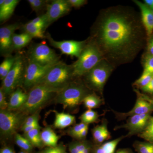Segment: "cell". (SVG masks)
<instances>
[{
	"mask_svg": "<svg viewBox=\"0 0 153 153\" xmlns=\"http://www.w3.org/2000/svg\"><path fill=\"white\" fill-rule=\"evenodd\" d=\"M28 93L23 91L20 88H17L10 94L7 109L11 111L19 110L27 101Z\"/></svg>",
	"mask_w": 153,
	"mask_h": 153,
	"instance_id": "cell-17",
	"label": "cell"
},
{
	"mask_svg": "<svg viewBox=\"0 0 153 153\" xmlns=\"http://www.w3.org/2000/svg\"><path fill=\"white\" fill-rule=\"evenodd\" d=\"M153 78V74L143 71L141 76L134 82V85L141 89L149 84Z\"/></svg>",
	"mask_w": 153,
	"mask_h": 153,
	"instance_id": "cell-33",
	"label": "cell"
},
{
	"mask_svg": "<svg viewBox=\"0 0 153 153\" xmlns=\"http://www.w3.org/2000/svg\"><path fill=\"white\" fill-rule=\"evenodd\" d=\"M41 127L25 133L23 135V136L31 143L34 147L38 148L41 150L44 146L41 139Z\"/></svg>",
	"mask_w": 153,
	"mask_h": 153,
	"instance_id": "cell-21",
	"label": "cell"
},
{
	"mask_svg": "<svg viewBox=\"0 0 153 153\" xmlns=\"http://www.w3.org/2000/svg\"><path fill=\"white\" fill-rule=\"evenodd\" d=\"M139 7L141 14V21L143 26L146 30L148 38L152 35L153 33V12L152 10L145 4L138 1H134Z\"/></svg>",
	"mask_w": 153,
	"mask_h": 153,
	"instance_id": "cell-16",
	"label": "cell"
},
{
	"mask_svg": "<svg viewBox=\"0 0 153 153\" xmlns=\"http://www.w3.org/2000/svg\"><path fill=\"white\" fill-rule=\"evenodd\" d=\"M30 22L40 27L44 31L48 27L47 18L45 14L35 18Z\"/></svg>",
	"mask_w": 153,
	"mask_h": 153,
	"instance_id": "cell-38",
	"label": "cell"
},
{
	"mask_svg": "<svg viewBox=\"0 0 153 153\" xmlns=\"http://www.w3.org/2000/svg\"><path fill=\"white\" fill-rule=\"evenodd\" d=\"M104 59L99 48L91 39L88 43L86 42L78 60L72 65L73 76H85Z\"/></svg>",
	"mask_w": 153,
	"mask_h": 153,
	"instance_id": "cell-3",
	"label": "cell"
},
{
	"mask_svg": "<svg viewBox=\"0 0 153 153\" xmlns=\"http://www.w3.org/2000/svg\"><path fill=\"white\" fill-rule=\"evenodd\" d=\"M13 148L9 146H6L1 149L0 153H11Z\"/></svg>",
	"mask_w": 153,
	"mask_h": 153,
	"instance_id": "cell-47",
	"label": "cell"
},
{
	"mask_svg": "<svg viewBox=\"0 0 153 153\" xmlns=\"http://www.w3.org/2000/svg\"><path fill=\"white\" fill-rule=\"evenodd\" d=\"M26 66L23 57L18 56L10 71L2 80L1 89L6 96L10 95L19 85L22 84Z\"/></svg>",
	"mask_w": 153,
	"mask_h": 153,
	"instance_id": "cell-8",
	"label": "cell"
},
{
	"mask_svg": "<svg viewBox=\"0 0 153 153\" xmlns=\"http://www.w3.org/2000/svg\"><path fill=\"white\" fill-rule=\"evenodd\" d=\"M99 117L98 113L92 109H88L80 116L79 119L81 122L88 125L98 122Z\"/></svg>",
	"mask_w": 153,
	"mask_h": 153,
	"instance_id": "cell-28",
	"label": "cell"
},
{
	"mask_svg": "<svg viewBox=\"0 0 153 153\" xmlns=\"http://www.w3.org/2000/svg\"><path fill=\"white\" fill-rule=\"evenodd\" d=\"M152 11H153V10H152Z\"/></svg>",
	"mask_w": 153,
	"mask_h": 153,
	"instance_id": "cell-55",
	"label": "cell"
},
{
	"mask_svg": "<svg viewBox=\"0 0 153 153\" xmlns=\"http://www.w3.org/2000/svg\"><path fill=\"white\" fill-rule=\"evenodd\" d=\"M88 126V125L82 122L76 124L68 130L67 133L68 135L75 138V137L78 134Z\"/></svg>",
	"mask_w": 153,
	"mask_h": 153,
	"instance_id": "cell-37",
	"label": "cell"
},
{
	"mask_svg": "<svg viewBox=\"0 0 153 153\" xmlns=\"http://www.w3.org/2000/svg\"><path fill=\"white\" fill-rule=\"evenodd\" d=\"M148 53L153 55V34L149 37L147 43Z\"/></svg>",
	"mask_w": 153,
	"mask_h": 153,
	"instance_id": "cell-45",
	"label": "cell"
},
{
	"mask_svg": "<svg viewBox=\"0 0 153 153\" xmlns=\"http://www.w3.org/2000/svg\"><path fill=\"white\" fill-rule=\"evenodd\" d=\"M6 96L1 89H0V109L1 110L7 109L8 107V102L6 100Z\"/></svg>",
	"mask_w": 153,
	"mask_h": 153,
	"instance_id": "cell-40",
	"label": "cell"
},
{
	"mask_svg": "<svg viewBox=\"0 0 153 153\" xmlns=\"http://www.w3.org/2000/svg\"><path fill=\"white\" fill-rule=\"evenodd\" d=\"M131 10L114 7L102 12L91 39L104 60L114 66L133 60L142 48L143 24Z\"/></svg>",
	"mask_w": 153,
	"mask_h": 153,
	"instance_id": "cell-1",
	"label": "cell"
},
{
	"mask_svg": "<svg viewBox=\"0 0 153 153\" xmlns=\"http://www.w3.org/2000/svg\"><path fill=\"white\" fill-rule=\"evenodd\" d=\"M28 153V152H25V151L24 150H21V151H20V152H19V153Z\"/></svg>",
	"mask_w": 153,
	"mask_h": 153,
	"instance_id": "cell-52",
	"label": "cell"
},
{
	"mask_svg": "<svg viewBox=\"0 0 153 153\" xmlns=\"http://www.w3.org/2000/svg\"><path fill=\"white\" fill-rule=\"evenodd\" d=\"M71 8L67 0H55L49 2L45 13L48 27L53 22L68 14Z\"/></svg>",
	"mask_w": 153,
	"mask_h": 153,
	"instance_id": "cell-12",
	"label": "cell"
},
{
	"mask_svg": "<svg viewBox=\"0 0 153 153\" xmlns=\"http://www.w3.org/2000/svg\"><path fill=\"white\" fill-rule=\"evenodd\" d=\"M70 6L76 8L80 7L84 5L87 3V1L85 0H67Z\"/></svg>",
	"mask_w": 153,
	"mask_h": 153,
	"instance_id": "cell-41",
	"label": "cell"
},
{
	"mask_svg": "<svg viewBox=\"0 0 153 153\" xmlns=\"http://www.w3.org/2000/svg\"><path fill=\"white\" fill-rule=\"evenodd\" d=\"M145 4L151 9L153 6V0H145L144 1Z\"/></svg>",
	"mask_w": 153,
	"mask_h": 153,
	"instance_id": "cell-50",
	"label": "cell"
},
{
	"mask_svg": "<svg viewBox=\"0 0 153 153\" xmlns=\"http://www.w3.org/2000/svg\"><path fill=\"white\" fill-rule=\"evenodd\" d=\"M18 56H9L6 57L0 65V78L3 80L10 71Z\"/></svg>",
	"mask_w": 153,
	"mask_h": 153,
	"instance_id": "cell-24",
	"label": "cell"
},
{
	"mask_svg": "<svg viewBox=\"0 0 153 153\" xmlns=\"http://www.w3.org/2000/svg\"><path fill=\"white\" fill-rule=\"evenodd\" d=\"M59 59L55 51L43 43L35 44L29 53V60L42 65L57 63Z\"/></svg>",
	"mask_w": 153,
	"mask_h": 153,
	"instance_id": "cell-10",
	"label": "cell"
},
{
	"mask_svg": "<svg viewBox=\"0 0 153 153\" xmlns=\"http://www.w3.org/2000/svg\"><path fill=\"white\" fill-rule=\"evenodd\" d=\"M39 118H40L39 111L28 116L25 119L22 127L33 125L34 124L38 123Z\"/></svg>",
	"mask_w": 153,
	"mask_h": 153,
	"instance_id": "cell-39",
	"label": "cell"
},
{
	"mask_svg": "<svg viewBox=\"0 0 153 153\" xmlns=\"http://www.w3.org/2000/svg\"><path fill=\"white\" fill-rule=\"evenodd\" d=\"M126 136H121L110 141L101 144L102 147L106 153H115L116 148L120 141Z\"/></svg>",
	"mask_w": 153,
	"mask_h": 153,
	"instance_id": "cell-32",
	"label": "cell"
},
{
	"mask_svg": "<svg viewBox=\"0 0 153 153\" xmlns=\"http://www.w3.org/2000/svg\"><path fill=\"white\" fill-rule=\"evenodd\" d=\"M41 139L44 146L55 147L57 145L60 137L50 126H47L41 131Z\"/></svg>",
	"mask_w": 153,
	"mask_h": 153,
	"instance_id": "cell-19",
	"label": "cell"
},
{
	"mask_svg": "<svg viewBox=\"0 0 153 153\" xmlns=\"http://www.w3.org/2000/svg\"><path fill=\"white\" fill-rule=\"evenodd\" d=\"M41 126L39 125V123L34 124L33 125L28 126L24 127H22L21 128V130L24 132V133H25L28 132L33 130L34 129L38 128L41 127Z\"/></svg>",
	"mask_w": 153,
	"mask_h": 153,
	"instance_id": "cell-44",
	"label": "cell"
},
{
	"mask_svg": "<svg viewBox=\"0 0 153 153\" xmlns=\"http://www.w3.org/2000/svg\"><path fill=\"white\" fill-rule=\"evenodd\" d=\"M115 153H134L131 149H120Z\"/></svg>",
	"mask_w": 153,
	"mask_h": 153,
	"instance_id": "cell-49",
	"label": "cell"
},
{
	"mask_svg": "<svg viewBox=\"0 0 153 153\" xmlns=\"http://www.w3.org/2000/svg\"><path fill=\"white\" fill-rule=\"evenodd\" d=\"M88 94L87 87L83 84L71 82L57 93L55 102L62 105L64 109L73 110L81 104Z\"/></svg>",
	"mask_w": 153,
	"mask_h": 153,
	"instance_id": "cell-4",
	"label": "cell"
},
{
	"mask_svg": "<svg viewBox=\"0 0 153 153\" xmlns=\"http://www.w3.org/2000/svg\"><path fill=\"white\" fill-rule=\"evenodd\" d=\"M56 63L42 65L29 60L25 69L22 85L26 89L30 90L40 83L50 68Z\"/></svg>",
	"mask_w": 153,
	"mask_h": 153,
	"instance_id": "cell-9",
	"label": "cell"
},
{
	"mask_svg": "<svg viewBox=\"0 0 153 153\" xmlns=\"http://www.w3.org/2000/svg\"><path fill=\"white\" fill-rule=\"evenodd\" d=\"M27 1L32 10L36 13L41 10L44 7H47V4L49 2V1L46 0H28Z\"/></svg>",
	"mask_w": 153,
	"mask_h": 153,
	"instance_id": "cell-36",
	"label": "cell"
},
{
	"mask_svg": "<svg viewBox=\"0 0 153 153\" xmlns=\"http://www.w3.org/2000/svg\"><path fill=\"white\" fill-rule=\"evenodd\" d=\"M134 147L137 153H153V143L148 142L136 141Z\"/></svg>",
	"mask_w": 153,
	"mask_h": 153,
	"instance_id": "cell-30",
	"label": "cell"
},
{
	"mask_svg": "<svg viewBox=\"0 0 153 153\" xmlns=\"http://www.w3.org/2000/svg\"><path fill=\"white\" fill-rule=\"evenodd\" d=\"M46 37L51 45L59 49L62 54L76 57H79L86 43V41H78L73 40L56 41L49 34H47Z\"/></svg>",
	"mask_w": 153,
	"mask_h": 153,
	"instance_id": "cell-11",
	"label": "cell"
},
{
	"mask_svg": "<svg viewBox=\"0 0 153 153\" xmlns=\"http://www.w3.org/2000/svg\"><path fill=\"white\" fill-rule=\"evenodd\" d=\"M27 116L18 111L0 110V133L2 138L8 140L14 137Z\"/></svg>",
	"mask_w": 153,
	"mask_h": 153,
	"instance_id": "cell-6",
	"label": "cell"
},
{
	"mask_svg": "<svg viewBox=\"0 0 153 153\" xmlns=\"http://www.w3.org/2000/svg\"><path fill=\"white\" fill-rule=\"evenodd\" d=\"M143 92L153 95V78L149 84L141 88Z\"/></svg>",
	"mask_w": 153,
	"mask_h": 153,
	"instance_id": "cell-42",
	"label": "cell"
},
{
	"mask_svg": "<svg viewBox=\"0 0 153 153\" xmlns=\"http://www.w3.org/2000/svg\"><path fill=\"white\" fill-rule=\"evenodd\" d=\"M151 116L150 114H149L130 117L125 124L116 127L114 130L120 128L127 130L129 132L126 137L139 134L146 127Z\"/></svg>",
	"mask_w": 153,
	"mask_h": 153,
	"instance_id": "cell-13",
	"label": "cell"
},
{
	"mask_svg": "<svg viewBox=\"0 0 153 153\" xmlns=\"http://www.w3.org/2000/svg\"><path fill=\"white\" fill-rule=\"evenodd\" d=\"M82 102L88 109H92L100 106L102 104V100L96 94H89L85 97Z\"/></svg>",
	"mask_w": 153,
	"mask_h": 153,
	"instance_id": "cell-26",
	"label": "cell"
},
{
	"mask_svg": "<svg viewBox=\"0 0 153 153\" xmlns=\"http://www.w3.org/2000/svg\"><path fill=\"white\" fill-rule=\"evenodd\" d=\"M73 77L72 65L60 60L50 68L39 84L61 90L71 82Z\"/></svg>",
	"mask_w": 153,
	"mask_h": 153,
	"instance_id": "cell-5",
	"label": "cell"
},
{
	"mask_svg": "<svg viewBox=\"0 0 153 153\" xmlns=\"http://www.w3.org/2000/svg\"><path fill=\"white\" fill-rule=\"evenodd\" d=\"M151 10H153V7H152V8H151Z\"/></svg>",
	"mask_w": 153,
	"mask_h": 153,
	"instance_id": "cell-54",
	"label": "cell"
},
{
	"mask_svg": "<svg viewBox=\"0 0 153 153\" xmlns=\"http://www.w3.org/2000/svg\"><path fill=\"white\" fill-rule=\"evenodd\" d=\"M71 143L80 153H93L94 146L88 141L77 140Z\"/></svg>",
	"mask_w": 153,
	"mask_h": 153,
	"instance_id": "cell-29",
	"label": "cell"
},
{
	"mask_svg": "<svg viewBox=\"0 0 153 153\" xmlns=\"http://www.w3.org/2000/svg\"><path fill=\"white\" fill-rule=\"evenodd\" d=\"M53 111L55 114L53 125L55 128H65L75 123L76 120L74 115L64 112H58L57 111Z\"/></svg>",
	"mask_w": 153,
	"mask_h": 153,
	"instance_id": "cell-18",
	"label": "cell"
},
{
	"mask_svg": "<svg viewBox=\"0 0 153 153\" xmlns=\"http://www.w3.org/2000/svg\"><path fill=\"white\" fill-rule=\"evenodd\" d=\"M11 153H16V152H15V151L14 150V149H13Z\"/></svg>",
	"mask_w": 153,
	"mask_h": 153,
	"instance_id": "cell-53",
	"label": "cell"
},
{
	"mask_svg": "<svg viewBox=\"0 0 153 153\" xmlns=\"http://www.w3.org/2000/svg\"><path fill=\"white\" fill-rule=\"evenodd\" d=\"M66 147L63 144L55 147H47L34 153H67Z\"/></svg>",
	"mask_w": 153,
	"mask_h": 153,
	"instance_id": "cell-35",
	"label": "cell"
},
{
	"mask_svg": "<svg viewBox=\"0 0 153 153\" xmlns=\"http://www.w3.org/2000/svg\"><path fill=\"white\" fill-rule=\"evenodd\" d=\"M20 27L19 24L15 23L0 28V50L2 55H9L12 51L13 36Z\"/></svg>",
	"mask_w": 153,
	"mask_h": 153,
	"instance_id": "cell-15",
	"label": "cell"
},
{
	"mask_svg": "<svg viewBox=\"0 0 153 153\" xmlns=\"http://www.w3.org/2000/svg\"><path fill=\"white\" fill-rule=\"evenodd\" d=\"M68 150L70 153H80L71 143L68 145Z\"/></svg>",
	"mask_w": 153,
	"mask_h": 153,
	"instance_id": "cell-48",
	"label": "cell"
},
{
	"mask_svg": "<svg viewBox=\"0 0 153 153\" xmlns=\"http://www.w3.org/2000/svg\"><path fill=\"white\" fill-rule=\"evenodd\" d=\"M137 95L136 102L132 109L127 112H117L114 111L116 117L119 120L136 115L149 114L153 111V105L143 98L139 91L135 90Z\"/></svg>",
	"mask_w": 153,
	"mask_h": 153,
	"instance_id": "cell-14",
	"label": "cell"
},
{
	"mask_svg": "<svg viewBox=\"0 0 153 153\" xmlns=\"http://www.w3.org/2000/svg\"><path fill=\"white\" fill-rule=\"evenodd\" d=\"M113 69L111 64L104 59L102 60L85 75L86 84L91 89L102 94Z\"/></svg>",
	"mask_w": 153,
	"mask_h": 153,
	"instance_id": "cell-7",
	"label": "cell"
},
{
	"mask_svg": "<svg viewBox=\"0 0 153 153\" xmlns=\"http://www.w3.org/2000/svg\"><path fill=\"white\" fill-rule=\"evenodd\" d=\"M88 131V126L87 127L85 128H84L79 134H78L76 135V136L75 137V139H76L77 140H85V138L87 136Z\"/></svg>",
	"mask_w": 153,
	"mask_h": 153,
	"instance_id": "cell-43",
	"label": "cell"
},
{
	"mask_svg": "<svg viewBox=\"0 0 153 153\" xmlns=\"http://www.w3.org/2000/svg\"><path fill=\"white\" fill-rule=\"evenodd\" d=\"M144 71L153 75V55L147 52L143 57Z\"/></svg>",
	"mask_w": 153,
	"mask_h": 153,
	"instance_id": "cell-34",
	"label": "cell"
},
{
	"mask_svg": "<svg viewBox=\"0 0 153 153\" xmlns=\"http://www.w3.org/2000/svg\"><path fill=\"white\" fill-rule=\"evenodd\" d=\"M140 95H141V96L143 98H144L145 100L149 102H150L151 103H152V104L153 105V99L150 98V97H149L148 96L145 95V94H142L140 93Z\"/></svg>",
	"mask_w": 153,
	"mask_h": 153,
	"instance_id": "cell-51",
	"label": "cell"
},
{
	"mask_svg": "<svg viewBox=\"0 0 153 153\" xmlns=\"http://www.w3.org/2000/svg\"><path fill=\"white\" fill-rule=\"evenodd\" d=\"M108 130L107 121L105 119L102 121L101 125L97 126L91 130V132L95 142H96L100 137Z\"/></svg>",
	"mask_w": 153,
	"mask_h": 153,
	"instance_id": "cell-31",
	"label": "cell"
},
{
	"mask_svg": "<svg viewBox=\"0 0 153 153\" xmlns=\"http://www.w3.org/2000/svg\"><path fill=\"white\" fill-rule=\"evenodd\" d=\"M60 91L44 84L35 85L30 89L25 104L17 111L27 116L36 113Z\"/></svg>",
	"mask_w": 153,
	"mask_h": 153,
	"instance_id": "cell-2",
	"label": "cell"
},
{
	"mask_svg": "<svg viewBox=\"0 0 153 153\" xmlns=\"http://www.w3.org/2000/svg\"><path fill=\"white\" fill-rule=\"evenodd\" d=\"M14 142L22 150L28 153H33L34 147L27 138L17 133L14 137Z\"/></svg>",
	"mask_w": 153,
	"mask_h": 153,
	"instance_id": "cell-25",
	"label": "cell"
},
{
	"mask_svg": "<svg viewBox=\"0 0 153 153\" xmlns=\"http://www.w3.org/2000/svg\"><path fill=\"white\" fill-rule=\"evenodd\" d=\"M138 135L146 141L153 143V117H150L145 128Z\"/></svg>",
	"mask_w": 153,
	"mask_h": 153,
	"instance_id": "cell-27",
	"label": "cell"
},
{
	"mask_svg": "<svg viewBox=\"0 0 153 153\" xmlns=\"http://www.w3.org/2000/svg\"><path fill=\"white\" fill-rule=\"evenodd\" d=\"M20 1L5 0L2 5L0 6V21L5 22L12 16Z\"/></svg>",
	"mask_w": 153,
	"mask_h": 153,
	"instance_id": "cell-20",
	"label": "cell"
},
{
	"mask_svg": "<svg viewBox=\"0 0 153 153\" xmlns=\"http://www.w3.org/2000/svg\"><path fill=\"white\" fill-rule=\"evenodd\" d=\"M93 153H106L102 147L101 145L94 146Z\"/></svg>",
	"mask_w": 153,
	"mask_h": 153,
	"instance_id": "cell-46",
	"label": "cell"
},
{
	"mask_svg": "<svg viewBox=\"0 0 153 153\" xmlns=\"http://www.w3.org/2000/svg\"><path fill=\"white\" fill-rule=\"evenodd\" d=\"M25 33H27L33 38H36L43 39L46 37L44 34V31L40 27L29 22L23 26Z\"/></svg>",
	"mask_w": 153,
	"mask_h": 153,
	"instance_id": "cell-23",
	"label": "cell"
},
{
	"mask_svg": "<svg viewBox=\"0 0 153 153\" xmlns=\"http://www.w3.org/2000/svg\"><path fill=\"white\" fill-rule=\"evenodd\" d=\"M33 38L27 33L14 34L12 39L13 49H19L26 47L31 41Z\"/></svg>",
	"mask_w": 153,
	"mask_h": 153,
	"instance_id": "cell-22",
	"label": "cell"
}]
</instances>
